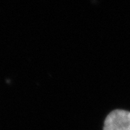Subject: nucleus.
<instances>
[{"label":"nucleus","mask_w":130,"mask_h":130,"mask_svg":"<svg viewBox=\"0 0 130 130\" xmlns=\"http://www.w3.org/2000/svg\"><path fill=\"white\" fill-rule=\"evenodd\" d=\"M103 130H130V111L114 110L105 119Z\"/></svg>","instance_id":"obj_1"}]
</instances>
